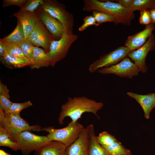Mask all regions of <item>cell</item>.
Returning <instances> with one entry per match:
<instances>
[{
    "label": "cell",
    "instance_id": "obj_7",
    "mask_svg": "<svg viewBox=\"0 0 155 155\" xmlns=\"http://www.w3.org/2000/svg\"><path fill=\"white\" fill-rule=\"evenodd\" d=\"M51 141L47 136L34 134L29 131H23L18 136L16 142L23 155H28L48 144Z\"/></svg>",
    "mask_w": 155,
    "mask_h": 155
},
{
    "label": "cell",
    "instance_id": "obj_34",
    "mask_svg": "<svg viewBox=\"0 0 155 155\" xmlns=\"http://www.w3.org/2000/svg\"><path fill=\"white\" fill-rule=\"evenodd\" d=\"M27 0H3L2 1L3 7L11 5H16L21 8L26 3Z\"/></svg>",
    "mask_w": 155,
    "mask_h": 155
},
{
    "label": "cell",
    "instance_id": "obj_36",
    "mask_svg": "<svg viewBox=\"0 0 155 155\" xmlns=\"http://www.w3.org/2000/svg\"><path fill=\"white\" fill-rule=\"evenodd\" d=\"M7 53L6 48L4 44L0 41V58Z\"/></svg>",
    "mask_w": 155,
    "mask_h": 155
},
{
    "label": "cell",
    "instance_id": "obj_18",
    "mask_svg": "<svg viewBox=\"0 0 155 155\" xmlns=\"http://www.w3.org/2000/svg\"><path fill=\"white\" fill-rule=\"evenodd\" d=\"M50 66L46 52L42 49L34 46L33 60L30 67L31 69H39Z\"/></svg>",
    "mask_w": 155,
    "mask_h": 155
},
{
    "label": "cell",
    "instance_id": "obj_31",
    "mask_svg": "<svg viewBox=\"0 0 155 155\" xmlns=\"http://www.w3.org/2000/svg\"><path fill=\"white\" fill-rule=\"evenodd\" d=\"M43 0H28L25 5L20 10L34 13L35 10L44 3Z\"/></svg>",
    "mask_w": 155,
    "mask_h": 155
},
{
    "label": "cell",
    "instance_id": "obj_16",
    "mask_svg": "<svg viewBox=\"0 0 155 155\" xmlns=\"http://www.w3.org/2000/svg\"><path fill=\"white\" fill-rule=\"evenodd\" d=\"M127 94L135 99L140 104L144 111L145 117L147 119H149L151 111L155 107V93L142 95L129 92Z\"/></svg>",
    "mask_w": 155,
    "mask_h": 155
},
{
    "label": "cell",
    "instance_id": "obj_8",
    "mask_svg": "<svg viewBox=\"0 0 155 155\" xmlns=\"http://www.w3.org/2000/svg\"><path fill=\"white\" fill-rule=\"evenodd\" d=\"M130 52L125 46L119 47L91 64L89 71L91 73H94L100 69L115 65L127 57Z\"/></svg>",
    "mask_w": 155,
    "mask_h": 155
},
{
    "label": "cell",
    "instance_id": "obj_2",
    "mask_svg": "<svg viewBox=\"0 0 155 155\" xmlns=\"http://www.w3.org/2000/svg\"><path fill=\"white\" fill-rule=\"evenodd\" d=\"M83 2V11H98L107 13L115 18L118 24L129 26L135 17L133 12L116 2L97 0H84Z\"/></svg>",
    "mask_w": 155,
    "mask_h": 155
},
{
    "label": "cell",
    "instance_id": "obj_15",
    "mask_svg": "<svg viewBox=\"0 0 155 155\" xmlns=\"http://www.w3.org/2000/svg\"><path fill=\"white\" fill-rule=\"evenodd\" d=\"M13 16L16 17L22 27L25 38H28L35 25L37 18L35 13L19 10Z\"/></svg>",
    "mask_w": 155,
    "mask_h": 155
},
{
    "label": "cell",
    "instance_id": "obj_35",
    "mask_svg": "<svg viewBox=\"0 0 155 155\" xmlns=\"http://www.w3.org/2000/svg\"><path fill=\"white\" fill-rule=\"evenodd\" d=\"M133 0H116V3H118L123 7L128 8L131 7Z\"/></svg>",
    "mask_w": 155,
    "mask_h": 155
},
{
    "label": "cell",
    "instance_id": "obj_19",
    "mask_svg": "<svg viewBox=\"0 0 155 155\" xmlns=\"http://www.w3.org/2000/svg\"><path fill=\"white\" fill-rule=\"evenodd\" d=\"M90 136L89 155H109L106 150L97 141L92 124L87 126Z\"/></svg>",
    "mask_w": 155,
    "mask_h": 155
},
{
    "label": "cell",
    "instance_id": "obj_10",
    "mask_svg": "<svg viewBox=\"0 0 155 155\" xmlns=\"http://www.w3.org/2000/svg\"><path fill=\"white\" fill-rule=\"evenodd\" d=\"M155 49V37L152 34L146 42L139 49L130 52L128 56L134 63L140 71L146 73L148 67L146 65V59L150 51Z\"/></svg>",
    "mask_w": 155,
    "mask_h": 155
},
{
    "label": "cell",
    "instance_id": "obj_17",
    "mask_svg": "<svg viewBox=\"0 0 155 155\" xmlns=\"http://www.w3.org/2000/svg\"><path fill=\"white\" fill-rule=\"evenodd\" d=\"M66 146L61 143L54 141L34 152L35 155H65Z\"/></svg>",
    "mask_w": 155,
    "mask_h": 155
},
{
    "label": "cell",
    "instance_id": "obj_6",
    "mask_svg": "<svg viewBox=\"0 0 155 155\" xmlns=\"http://www.w3.org/2000/svg\"><path fill=\"white\" fill-rule=\"evenodd\" d=\"M78 38L77 35L65 32L59 39L52 41L49 51L46 52L50 66L53 67L57 62L65 58L72 44Z\"/></svg>",
    "mask_w": 155,
    "mask_h": 155
},
{
    "label": "cell",
    "instance_id": "obj_4",
    "mask_svg": "<svg viewBox=\"0 0 155 155\" xmlns=\"http://www.w3.org/2000/svg\"><path fill=\"white\" fill-rule=\"evenodd\" d=\"M84 128L83 125L78 121L73 122L71 121L63 128L58 129L54 127L49 126L42 128L41 131L48 133L46 136L50 141L60 142L67 147L78 138Z\"/></svg>",
    "mask_w": 155,
    "mask_h": 155
},
{
    "label": "cell",
    "instance_id": "obj_26",
    "mask_svg": "<svg viewBox=\"0 0 155 155\" xmlns=\"http://www.w3.org/2000/svg\"><path fill=\"white\" fill-rule=\"evenodd\" d=\"M17 44L22 49L25 57L29 60L31 64L32 62L34 46L32 42L28 38Z\"/></svg>",
    "mask_w": 155,
    "mask_h": 155
},
{
    "label": "cell",
    "instance_id": "obj_30",
    "mask_svg": "<svg viewBox=\"0 0 155 155\" xmlns=\"http://www.w3.org/2000/svg\"><path fill=\"white\" fill-rule=\"evenodd\" d=\"M96 138L102 146L108 145L117 141L114 136L106 131L100 133L98 136H96Z\"/></svg>",
    "mask_w": 155,
    "mask_h": 155
},
{
    "label": "cell",
    "instance_id": "obj_27",
    "mask_svg": "<svg viewBox=\"0 0 155 155\" xmlns=\"http://www.w3.org/2000/svg\"><path fill=\"white\" fill-rule=\"evenodd\" d=\"M92 15L99 25L107 22H113L115 24H118L115 18L107 13L98 11H93Z\"/></svg>",
    "mask_w": 155,
    "mask_h": 155
},
{
    "label": "cell",
    "instance_id": "obj_25",
    "mask_svg": "<svg viewBox=\"0 0 155 155\" xmlns=\"http://www.w3.org/2000/svg\"><path fill=\"white\" fill-rule=\"evenodd\" d=\"M0 146L9 148L14 151L20 150L18 143L12 140L4 129L1 127H0Z\"/></svg>",
    "mask_w": 155,
    "mask_h": 155
},
{
    "label": "cell",
    "instance_id": "obj_9",
    "mask_svg": "<svg viewBox=\"0 0 155 155\" xmlns=\"http://www.w3.org/2000/svg\"><path fill=\"white\" fill-rule=\"evenodd\" d=\"M97 71L102 74H113L121 77L130 79L137 75L140 71L134 63L127 57L119 63L100 69Z\"/></svg>",
    "mask_w": 155,
    "mask_h": 155
},
{
    "label": "cell",
    "instance_id": "obj_3",
    "mask_svg": "<svg viewBox=\"0 0 155 155\" xmlns=\"http://www.w3.org/2000/svg\"><path fill=\"white\" fill-rule=\"evenodd\" d=\"M0 127L4 129L12 140L16 142L17 138L22 132L26 131H41L38 125H30L20 115L6 113L0 109Z\"/></svg>",
    "mask_w": 155,
    "mask_h": 155
},
{
    "label": "cell",
    "instance_id": "obj_37",
    "mask_svg": "<svg viewBox=\"0 0 155 155\" xmlns=\"http://www.w3.org/2000/svg\"><path fill=\"white\" fill-rule=\"evenodd\" d=\"M150 14L151 23L155 24V8L149 10Z\"/></svg>",
    "mask_w": 155,
    "mask_h": 155
},
{
    "label": "cell",
    "instance_id": "obj_20",
    "mask_svg": "<svg viewBox=\"0 0 155 155\" xmlns=\"http://www.w3.org/2000/svg\"><path fill=\"white\" fill-rule=\"evenodd\" d=\"M0 58L1 62L10 68H20L30 66L31 64L30 61L28 59L17 57L7 53Z\"/></svg>",
    "mask_w": 155,
    "mask_h": 155
},
{
    "label": "cell",
    "instance_id": "obj_29",
    "mask_svg": "<svg viewBox=\"0 0 155 155\" xmlns=\"http://www.w3.org/2000/svg\"><path fill=\"white\" fill-rule=\"evenodd\" d=\"M3 42L6 48L7 53L20 58L28 59L25 57L22 49L17 43Z\"/></svg>",
    "mask_w": 155,
    "mask_h": 155
},
{
    "label": "cell",
    "instance_id": "obj_33",
    "mask_svg": "<svg viewBox=\"0 0 155 155\" xmlns=\"http://www.w3.org/2000/svg\"><path fill=\"white\" fill-rule=\"evenodd\" d=\"M139 22L141 24L146 26L151 23L150 14L149 10H143L140 11Z\"/></svg>",
    "mask_w": 155,
    "mask_h": 155
},
{
    "label": "cell",
    "instance_id": "obj_40",
    "mask_svg": "<svg viewBox=\"0 0 155 155\" xmlns=\"http://www.w3.org/2000/svg\"></svg>",
    "mask_w": 155,
    "mask_h": 155
},
{
    "label": "cell",
    "instance_id": "obj_38",
    "mask_svg": "<svg viewBox=\"0 0 155 155\" xmlns=\"http://www.w3.org/2000/svg\"><path fill=\"white\" fill-rule=\"evenodd\" d=\"M0 155H11V154L6 152L4 150H0Z\"/></svg>",
    "mask_w": 155,
    "mask_h": 155
},
{
    "label": "cell",
    "instance_id": "obj_1",
    "mask_svg": "<svg viewBox=\"0 0 155 155\" xmlns=\"http://www.w3.org/2000/svg\"><path fill=\"white\" fill-rule=\"evenodd\" d=\"M103 106L102 102H96L85 96L69 97L67 101L61 106L58 119L59 123L64 124V119L67 117H70L72 121L75 122L86 112L92 113L99 118L97 113Z\"/></svg>",
    "mask_w": 155,
    "mask_h": 155
},
{
    "label": "cell",
    "instance_id": "obj_24",
    "mask_svg": "<svg viewBox=\"0 0 155 155\" xmlns=\"http://www.w3.org/2000/svg\"><path fill=\"white\" fill-rule=\"evenodd\" d=\"M109 155H126L130 154V151L118 141L107 146H102Z\"/></svg>",
    "mask_w": 155,
    "mask_h": 155
},
{
    "label": "cell",
    "instance_id": "obj_14",
    "mask_svg": "<svg viewBox=\"0 0 155 155\" xmlns=\"http://www.w3.org/2000/svg\"><path fill=\"white\" fill-rule=\"evenodd\" d=\"M155 29L154 24L146 26L143 30L128 36L125 42V46L130 52L139 49L146 42Z\"/></svg>",
    "mask_w": 155,
    "mask_h": 155
},
{
    "label": "cell",
    "instance_id": "obj_22",
    "mask_svg": "<svg viewBox=\"0 0 155 155\" xmlns=\"http://www.w3.org/2000/svg\"><path fill=\"white\" fill-rule=\"evenodd\" d=\"M9 90L6 84L0 82V109L6 111L10 108L12 102L10 100Z\"/></svg>",
    "mask_w": 155,
    "mask_h": 155
},
{
    "label": "cell",
    "instance_id": "obj_39",
    "mask_svg": "<svg viewBox=\"0 0 155 155\" xmlns=\"http://www.w3.org/2000/svg\"><path fill=\"white\" fill-rule=\"evenodd\" d=\"M131 155V154H128V155Z\"/></svg>",
    "mask_w": 155,
    "mask_h": 155
},
{
    "label": "cell",
    "instance_id": "obj_13",
    "mask_svg": "<svg viewBox=\"0 0 155 155\" xmlns=\"http://www.w3.org/2000/svg\"><path fill=\"white\" fill-rule=\"evenodd\" d=\"M39 8L36 13H34L36 16L45 26L54 40L59 39L66 32L64 27L58 20Z\"/></svg>",
    "mask_w": 155,
    "mask_h": 155
},
{
    "label": "cell",
    "instance_id": "obj_21",
    "mask_svg": "<svg viewBox=\"0 0 155 155\" xmlns=\"http://www.w3.org/2000/svg\"><path fill=\"white\" fill-rule=\"evenodd\" d=\"M25 38L22 26L17 21V26L13 32L9 34L0 39V41L6 43H17Z\"/></svg>",
    "mask_w": 155,
    "mask_h": 155
},
{
    "label": "cell",
    "instance_id": "obj_32",
    "mask_svg": "<svg viewBox=\"0 0 155 155\" xmlns=\"http://www.w3.org/2000/svg\"><path fill=\"white\" fill-rule=\"evenodd\" d=\"M99 25L97 23L96 20L92 15L86 16L83 19V23L78 28L79 31H83L88 27L91 26H98Z\"/></svg>",
    "mask_w": 155,
    "mask_h": 155
},
{
    "label": "cell",
    "instance_id": "obj_5",
    "mask_svg": "<svg viewBox=\"0 0 155 155\" xmlns=\"http://www.w3.org/2000/svg\"><path fill=\"white\" fill-rule=\"evenodd\" d=\"M43 11L58 20L66 31L73 34L74 23L73 14L68 11L65 5L55 0H44V3L39 7Z\"/></svg>",
    "mask_w": 155,
    "mask_h": 155
},
{
    "label": "cell",
    "instance_id": "obj_11",
    "mask_svg": "<svg viewBox=\"0 0 155 155\" xmlns=\"http://www.w3.org/2000/svg\"><path fill=\"white\" fill-rule=\"evenodd\" d=\"M35 46H41L48 52L54 38L44 24L37 18L35 25L28 38Z\"/></svg>",
    "mask_w": 155,
    "mask_h": 155
},
{
    "label": "cell",
    "instance_id": "obj_12",
    "mask_svg": "<svg viewBox=\"0 0 155 155\" xmlns=\"http://www.w3.org/2000/svg\"><path fill=\"white\" fill-rule=\"evenodd\" d=\"M90 141L87 126L84 128L74 142L66 147L65 155H89Z\"/></svg>",
    "mask_w": 155,
    "mask_h": 155
},
{
    "label": "cell",
    "instance_id": "obj_28",
    "mask_svg": "<svg viewBox=\"0 0 155 155\" xmlns=\"http://www.w3.org/2000/svg\"><path fill=\"white\" fill-rule=\"evenodd\" d=\"M32 105V103L30 100L22 103L12 102L10 108L5 112L20 115V113L21 111Z\"/></svg>",
    "mask_w": 155,
    "mask_h": 155
},
{
    "label": "cell",
    "instance_id": "obj_23",
    "mask_svg": "<svg viewBox=\"0 0 155 155\" xmlns=\"http://www.w3.org/2000/svg\"><path fill=\"white\" fill-rule=\"evenodd\" d=\"M155 8V0H133L128 9L133 12L136 10H150Z\"/></svg>",
    "mask_w": 155,
    "mask_h": 155
}]
</instances>
